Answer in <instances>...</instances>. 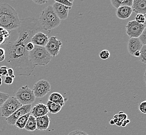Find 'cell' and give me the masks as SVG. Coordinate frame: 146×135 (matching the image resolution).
Here are the masks:
<instances>
[{"mask_svg":"<svg viewBox=\"0 0 146 135\" xmlns=\"http://www.w3.org/2000/svg\"><path fill=\"white\" fill-rule=\"evenodd\" d=\"M130 123V121H129V119H126V120H125L124 121H123L122 122V125H121V126L122 127H125L127 126V124H129Z\"/></svg>","mask_w":146,"mask_h":135,"instance_id":"obj_39","label":"cell"},{"mask_svg":"<svg viewBox=\"0 0 146 135\" xmlns=\"http://www.w3.org/2000/svg\"><path fill=\"white\" fill-rule=\"evenodd\" d=\"M14 82V79H12L11 76H6L4 79V83L6 85H11Z\"/></svg>","mask_w":146,"mask_h":135,"instance_id":"obj_35","label":"cell"},{"mask_svg":"<svg viewBox=\"0 0 146 135\" xmlns=\"http://www.w3.org/2000/svg\"><path fill=\"white\" fill-rule=\"evenodd\" d=\"M10 31L6 30L5 29L0 27V46L4 45L9 42L10 39Z\"/></svg>","mask_w":146,"mask_h":135,"instance_id":"obj_21","label":"cell"},{"mask_svg":"<svg viewBox=\"0 0 146 135\" xmlns=\"http://www.w3.org/2000/svg\"><path fill=\"white\" fill-rule=\"evenodd\" d=\"M25 129L29 132H33L36 130V118L30 115L25 127Z\"/></svg>","mask_w":146,"mask_h":135,"instance_id":"obj_19","label":"cell"},{"mask_svg":"<svg viewBox=\"0 0 146 135\" xmlns=\"http://www.w3.org/2000/svg\"><path fill=\"white\" fill-rule=\"evenodd\" d=\"M51 58L45 47L35 45L34 49L29 52V59L35 67L47 65L50 62Z\"/></svg>","mask_w":146,"mask_h":135,"instance_id":"obj_4","label":"cell"},{"mask_svg":"<svg viewBox=\"0 0 146 135\" xmlns=\"http://www.w3.org/2000/svg\"><path fill=\"white\" fill-rule=\"evenodd\" d=\"M38 20L42 30L46 31H50L56 28L61 21L54 13L52 5L45 7L41 12Z\"/></svg>","mask_w":146,"mask_h":135,"instance_id":"obj_3","label":"cell"},{"mask_svg":"<svg viewBox=\"0 0 146 135\" xmlns=\"http://www.w3.org/2000/svg\"><path fill=\"white\" fill-rule=\"evenodd\" d=\"M138 39L140 41L143 45H146V29L145 28L143 31L141 35L138 37Z\"/></svg>","mask_w":146,"mask_h":135,"instance_id":"obj_28","label":"cell"},{"mask_svg":"<svg viewBox=\"0 0 146 135\" xmlns=\"http://www.w3.org/2000/svg\"><path fill=\"white\" fill-rule=\"evenodd\" d=\"M110 123L111 125H115V123L114 122V121H113V120H111L110 122Z\"/></svg>","mask_w":146,"mask_h":135,"instance_id":"obj_43","label":"cell"},{"mask_svg":"<svg viewBox=\"0 0 146 135\" xmlns=\"http://www.w3.org/2000/svg\"><path fill=\"white\" fill-rule=\"evenodd\" d=\"M145 28V24L138 23L135 20L129 21L125 26L126 33L130 38H138Z\"/></svg>","mask_w":146,"mask_h":135,"instance_id":"obj_8","label":"cell"},{"mask_svg":"<svg viewBox=\"0 0 146 135\" xmlns=\"http://www.w3.org/2000/svg\"><path fill=\"white\" fill-rule=\"evenodd\" d=\"M22 106L15 97L10 96L1 107V116L7 118Z\"/></svg>","mask_w":146,"mask_h":135,"instance_id":"obj_6","label":"cell"},{"mask_svg":"<svg viewBox=\"0 0 146 135\" xmlns=\"http://www.w3.org/2000/svg\"><path fill=\"white\" fill-rule=\"evenodd\" d=\"M143 46L138 38H130L127 44V51L133 56L136 51H140Z\"/></svg>","mask_w":146,"mask_h":135,"instance_id":"obj_15","label":"cell"},{"mask_svg":"<svg viewBox=\"0 0 146 135\" xmlns=\"http://www.w3.org/2000/svg\"><path fill=\"white\" fill-rule=\"evenodd\" d=\"M135 21L139 24H145L146 17L145 15L142 14H137L135 16Z\"/></svg>","mask_w":146,"mask_h":135,"instance_id":"obj_24","label":"cell"},{"mask_svg":"<svg viewBox=\"0 0 146 135\" xmlns=\"http://www.w3.org/2000/svg\"><path fill=\"white\" fill-rule=\"evenodd\" d=\"M68 135H89L87 132L80 130H75L70 132Z\"/></svg>","mask_w":146,"mask_h":135,"instance_id":"obj_32","label":"cell"},{"mask_svg":"<svg viewBox=\"0 0 146 135\" xmlns=\"http://www.w3.org/2000/svg\"><path fill=\"white\" fill-rule=\"evenodd\" d=\"M36 130L41 131L46 130L49 127L50 118L48 115L36 118Z\"/></svg>","mask_w":146,"mask_h":135,"instance_id":"obj_16","label":"cell"},{"mask_svg":"<svg viewBox=\"0 0 146 135\" xmlns=\"http://www.w3.org/2000/svg\"><path fill=\"white\" fill-rule=\"evenodd\" d=\"M49 40L48 36L42 31L38 32L34 34L31 39V42L34 45L45 47Z\"/></svg>","mask_w":146,"mask_h":135,"instance_id":"obj_13","label":"cell"},{"mask_svg":"<svg viewBox=\"0 0 146 135\" xmlns=\"http://www.w3.org/2000/svg\"><path fill=\"white\" fill-rule=\"evenodd\" d=\"M11 77L12 79H14L15 78H16V76H15V75H13V76H11Z\"/></svg>","mask_w":146,"mask_h":135,"instance_id":"obj_44","label":"cell"},{"mask_svg":"<svg viewBox=\"0 0 146 135\" xmlns=\"http://www.w3.org/2000/svg\"><path fill=\"white\" fill-rule=\"evenodd\" d=\"M33 2L38 5H43L48 3V1L46 0H33Z\"/></svg>","mask_w":146,"mask_h":135,"instance_id":"obj_37","label":"cell"},{"mask_svg":"<svg viewBox=\"0 0 146 135\" xmlns=\"http://www.w3.org/2000/svg\"><path fill=\"white\" fill-rule=\"evenodd\" d=\"M62 45V41L61 40L57 39L56 37L52 36L49 39L48 43L45 47L51 56L56 57L60 53Z\"/></svg>","mask_w":146,"mask_h":135,"instance_id":"obj_9","label":"cell"},{"mask_svg":"<svg viewBox=\"0 0 146 135\" xmlns=\"http://www.w3.org/2000/svg\"><path fill=\"white\" fill-rule=\"evenodd\" d=\"M131 8L137 14L145 15L146 14V0H134Z\"/></svg>","mask_w":146,"mask_h":135,"instance_id":"obj_14","label":"cell"},{"mask_svg":"<svg viewBox=\"0 0 146 135\" xmlns=\"http://www.w3.org/2000/svg\"><path fill=\"white\" fill-rule=\"evenodd\" d=\"M51 85L48 81L46 80H40L34 84L33 92L35 98H42L47 95L50 92Z\"/></svg>","mask_w":146,"mask_h":135,"instance_id":"obj_7","label":"cell"},{"mask_svg":"<svg viewBox=\"0 0 146 135\" xmlns=\"http://www.w3.org/2000/svg\"><path fill=\"white\" fill-rule=\"evenodd\" d=\"M30 116V113L20 117L16 121V123L15 124V126L17 127V128H18L20 130H21L24 129Z\"/></svg>","mask_w":146,"mask_h":135,"instance_id":"obj_22","label":"cell"},{"mask_svg":"<svg viewBox=\"0 0 146 135\" xmlns=\"http://www.w3.org/2000/svg\"><path fill=\"white\" fill-rule=\"evenodd\" d=\"M9 97L10 95L9 94L0 92V108L2 106L4 103Z\"/></svg>","mask_w":146,"mask_h":135,"instance_id":"obj_27","label":"cell"},{"mask_svg":"<svg viewBox=\"0 0 146 135\" xmlns=\"http://www.w3.org/2000/svg\"><path fill=\"white\" fill-rule=\"evenodd\" d=\"M52 6L54 13L61 21L68 18V12L72 9L56 2Z\"/></svg>","mask_w":146,"mask_h":135,"instance_id":"obj_11","label":"cell"},{"mask_svg":"<svg viewBox=\"0 0 146 135\" xmlns=\"http://www.w3.org/2000/svg\"><path fill=\"white\" fill-rule=\"evenodd\" d=\"M15 97L23 106L32 104L36 99L33 90L28 85L20 87L16 93Z\"/></svg>","mask_w":146,"mask_h":135,"instance_id":"obj_5","label":"cell"},{"mask_svg":"<svg viewBox=\"0 0 146 135\" xmlns=\"http://www.w3.org/2000/svg\"><path fill=\"white\" fill-rule=\"evenodd\" d=\"M48 99H49L48 100L53 102L56 104H59L62 107L64 106V98L62 95L60 93H56V92L52 93L49 97Z\"/></svg>","mask_w":146,"mask_h":135,"instance_id":"obj_18","label":"cell"},{"mask_svg":"<svg viewBox=\"0 0 146 135\" xmlns=\"http://www.w3.org/2000/svg\"><path fill=\"white\" fill-rule=\"evenodd\" d=\"M13 75H14V71L12 68H9L7 69V76H11Z\"/></svg>","mask_w":146,"mask_h":135,"instance_id":"obj_38","label":"cell"},{"mask_svg":"<svg viewBox=\"0 0 146 135\" xmlns=\"http://www.w3.org/2000/svg\"><path fill=\"white\" fill-rule=\"evenodd\" d=\"M133 56L135 57H139V56H140V51H136L134 53Z\"/></svg>","mask_w":146,"mask_h":135,"instance_id":"obj_41","label":"cell"},{"mask_svg":"<svg viewBox=\"0 0 146 135\" xmlns=\"http://www.w3.org/2000/svg\"><path fill=\"white\" fill-rule=\"evenodd\" d=\"M146 45H143L140 50L139 60L142 63H146Z\"/></svg>","mask_w":146,"mask_h":135,"instance_id":"obj_23","label":"cell"},{"mask_svg":"<svg viewBox=\"0 0 146 135\" xmlns=\"http://www.w3.org/2000/svg\"><path fill=\"white\" fill-rule=\"evenodd\" d=\"M1 84H0V86H1Z\"/></svg>","mask_w":146,"mask_h":135,"instance_id":"obj_46","label":"cell"},{"mask_svg":"<svg viewBox=\"0 0 146 135\" xmlns=\"http://www.w3.org/2000/svg\"><path fill=\"white\" fill-rule=\"evenodd\" d=\"M20 19L15 9L7 3L0 4V27L10 31L19 28Z\"/></svg>","mask_w":146,"mask_h":135,"instance_id":"obj_2","label":"cell"},{"mask_svg":"<svg viewBox=\"0 0 146 135\" xmlns=\"http://www.w3.org/2000/svg\"><path fill=\"white\" fill-rule=\"evenodd\" d=\"M46 106L48 108L49 112L51 114H56L59 113L62 107L60 106L59 104H56L54 103L53 102L48 100L46 103Z\"/></svg>","mask_w":146,"mask_h":135,"instance_id":"obj_20","label":"cell"},{"mask_svg":"<svg viewBox=\"0 0 146 135\" xmlns=\"http://www.w3.org/2000/svg\"><path fill=\"white\" fill-rule=\"evenodd\" d=\"M139 110L141 112L143 113V114L146 113V101H142L140 103V104L138 106Z\"/></svg>","mask_w":146,"mask_h":135,"instance_id":"obj_29","label":"cell"},{"mask_svg":"<svg viewBox=\"0 0 146 135\" xmlns=\"http://www.w3.org/2000/svg\"><path fill=\"white\" fill-rule=\"evenodd\" d=\"M133 0H122L121 6H128L132 7Z\"/></svg>","mask_w":146,"mask_h":135,"instance_id":"obj_34","label":"cell"},{"mask_svg":"<svg viewBox=\"0 0 146 135\" xmlns=\"http://www.w3.org/2000/svg\"><path fill=\"white\" fill-rule=\"evenodd\" d=\"M34 46H35V45L31 42L28 43L27 44V45H26V47H25L26 50L28 51V52H30V51H32L34 49Z\"/></svg>","mask_w":146,"mask_h":135,"instance_id":"obj_36","label":"cell"},{"mask_svg":"<svg viewBox=\"0 0 146 135\" xmlns=\"http://www.w3.org/2000/svg\"><path fill=\"white\" fill-rule=\"evenodd\" d=\"M110 52L107 49H104L100 52L99 53V56L101 59L102 60H106L110 58Z\"/></svg>","mask_w":146,"mask_h":135,"instance_id":"obj_26","label":"cell"},{"mask_svg":"<svg viewBox=\"0 0 146 135\" xmlns=\"http://www.w3.org/2000/svg\"><path fill=\"white\" fill-rule=\"evenodd\" d=\"M5 55V51L4 49L0 47V56H2L3 55Z\"/></svg>","mask_w":146,"mask_h":135,"instance_id":"obj_40","label":"cell"},{"mask_svg":"<svg viewBox=\"0 0 146 135\" xmlns=\"http://www.w3.org/2000/svg\"><path fill=\"white\" fill-rule=\"evenodd\" d=\"M48 108L46 104L42 103H38L31 109L30 115L37 118L48 115Z\"/></svg>","mask_w":146,"mask_h":135,"instance_id":"obj_12","label":"cell"},{"mask_svg":"<svg viewBox=\"0 0 146 135\" xmlns=\"http://www.w3.org/2000/svg\"><path fill=\"white\" fill-rule=\"evenodd\" d=\"M18 29L19 37L14 42H7L4 44L6 62L11 66L16 76H30L36 67L29 59V52L26 45L31 42L35 34L42 30L38 19L29 17L20 19Z\"/></svg>","mask_w":146,"mask_h":135,"instance_id":"obj_1","label":"cell"},{"mask_svg":"<svg viewBox=\"0 0 146 135\" xmlns=\"http://www.w3.org/2000/svg\"><path fill=\"white\" fill-rule=\"evenodd\" d=\"M7 69H8V68L6 66L0 67V76H7Z\"/></svg>","mask_w":146,"mask_h":135,"instance_id":"obj_31","label":"cell"},{"mask_svg":"<svg viewBox=\"0 0 146 135\" xmlns=\"http://www.w3.org/2000/svg\"><path fill=\"white\" fill-rule=\"evenodd\" d=\"M132 13L133 11L131 7L128 6H121L117 9L116 16L120 19H127L131 16Z\"/></svg>","mask_w":146,"mask_h":135,"instance_id":"obj_17","label":"cell"},{"mask_svg":"<svg viewBox=\"0 0 146 135\" xmlns=\"http://www.w3.org/2000/svg\"><path fill=\"white\" fill-rule=\"evenodd\" d=\"M55 2L57 3L61 4L63 5L67 6L68 7L72 8L73 5V2L74 0H63V1H58V0H55Z\"/></svg>","mask_w":146,"mask_h":135,"instance_id":"obj_25","label":"cell"},{"mask_svg":"<svg viewBox=\"0 0 146 135\" xmlns=\"http://www.w3.org/2000/svg\"><path fill=\"white\" fill-rule=\"evenodd\" d=\"M122 0H117V1H113L111 0L110 1L112 5L115 8V9H118L119 7H121V3H122Z\"/></svg>","mask_w":146,"mask_h":135,"instance_id":"obj_33","label":"cell"},{"mask_svg":"<svg viewBox=\"0 0 146 135\" xmlns=\"http://www.w3.org/2000/svg\"><path fill=\"white\" fill-rule=\"evenodd\" d=\"M5 59V55L0 56V62H3Z\"/></svg>","mask_w":146,"mask_h":135,"instance_id":"obj_42","label":"cell"},{"mask_svg":"<svg viewBox=\"0 0 146 135\" xmlns=\"http://www.w3.org/2000/svg\"><path fill=\"white\" fill-rule=\"evenodd\" d=\"M32 109V104L23 106L15 112L11 116L6 118V121L7 123L10 125H15L18 119L21 117L22 116L28 114L31 112Z\"/></svg>","mask_w":146,"mask_h":135,"instance_id":"obj_10","label":"cell"},{"mask_svg":"<svg viewBox=\"0 0 146 135\" xmlns=\"http://www.w3.org/2000/svg\"><path fill=\"white\" fill-rule=\"evenodd\" d=\"M127 118V116L125 113H124L123 112L121 111L118 114V121H120L122 122L123 121H124Z\"/></svg>","mask_w":146,"mask_h":135,"instance_id":"obj_30","label":"cell"},{"mask_svg":"<svg viewBox=\"0 0 146 135\" xmlns=\"http://www.w3.org/2000/svg\"><path fill=\"white\" fill-rule=\"evenodd\" d=\"M146 72L145 73V74H144V80H145V81H146Z\"/></svg>","mask_w":146,"mask_h":135,"instance_id":"obj_45","label":"cell"}]
</instances>
